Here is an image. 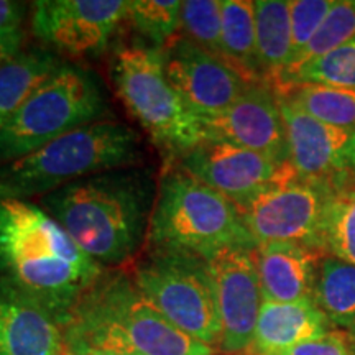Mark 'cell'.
<instances>
[{
	"mask_svg": "<svg viewBox=\"0 0 355 355\" xmlns=\"http://www.w3.org/2000/svg\"><path fill=\"white\" fill-rule=\"evenodd\" d=\"M157 193L152 171L121 168L53 191L40 198V207L87 257L119 266L135 257L148 235Z\"/></svg>",
	"mask_w": 355,
	"mask_h": 355,
	"instance_id": "obj_1",
	"label": "cell"
},
{
	"mask_svg": "<svg viewBox=\"0 0 355 355\" xmlns=\"http://www.w3.org/2000/svg\"><path fill=\"white\" fill-rule=\"evenodd\" d=\"M102 273L46 211L0 198V282L38 300L60 326Z\"/></svg>",
	"mask_w": 355,
	"mask_h": 355,
	"instance_id": "obj_2",
	"label": "cell"
},
{
	"mask_svg": "<svg viewBox=\"0 0 355 355\" xmlns=\"http://www.w3.org/2000/svg\"><path fill=\"white\" fill-rule=\"evenodd\" d=\"M61 336L68 355L214 354L211 345L173 326L123 273H102L61 322Z\"/></svg>",
	"mask_w": 355,
	"mask_h": 355,
	"instance_id": "obj_3",
	"label": "cell"
},
{
	"mask_svg": "<svg viewBox=\"0 0 355 355\" xmlns=\"http://www.w3.org/2000/svg\"><path fill=\"white\" fill-rule=\"evenodd\" d=\"M139 159L135 130L114 121H97L0 166V198H43L81 178L130 168Z\"/></svg>",
	"mask_w": 355,
	"mask_h": 355,
	"instance_id": "obj_4",
	"label": "cell"
},
{
	"mask_svg": "<svg viewBox=\"0 0 355 355\" xmlns=\"http://www.w3.org/2000/svg\"><path fill=\"white\" fill-rule=\"evenodd\" d=\"M146 241L150 248L204 259L225 247H257L237 206L183 170L170 171L159 181Z\"/></svg>",
	"mask_w": 355,
	"mask_h": 355,
	"instance_id": "obj_5",
	"label": "cell"
},
{
	"mask_svg": "<svg viewBox=\"0 0 355 355\" xmlns=\"http://www.w3.org/2000/svg\"><path fill=\"white\" fill-rule=\"evenodd\" d=\"M117 94L159 146L184 155L207 140L204 123L186 107L168 81L159 48L125 46L112 66Z\"/></svg>",
	"mask_w": 355,
	"mask_h": 355,
	"instance_id": "obj_6",
	"label": "cell"
},
{
	"mask_svg": "<svg viewBox=\"0 0 355 355\" xmlns=\"http://www.w3.org/2000/svg\"><path fill=\"white\" fill-rule=\"evenodd\" d=\"M104 110L105 99L97 79L79 66L63 63L0 130V166L101 121Z\"/></svg>",
	"mask_w": 355,
	"mask_h": 355,
	"instance_id": "obj_7",
	"label": "cell"
},
{
	"mask_svg": "<svg viewBox=\"0 0 355 355\" xmlns=\"http://www.w3.org/2000/svg\"><path fill=\"white\" fill-rule=\"evenodd\" d=\"M132 279L144 298L173 326L207 345L220 344V322L204 257L150 248Z\"/></svg>",
	"mask_w": 355,
	"mask_h": 355,
	"instance_id": "obj_8",
	"label": "cell"
},
{
	"mask_svg": "<svg viewBox=\"0 0 355 355\" xmlns=\"http://www.w3.org/2000/svg\"><path fill=\"white\" fill-rule=\"evenodd\" d=\"M332 186L288 178L237 207L257 247L296 243L324 254L322 227Z\"/></svg>",
	"mask_w": 355,
	"mask_h": 355,
	"instance_id": "obj_9",
	"label": "cell"
},
{
	"mask_svg": "<svg viewBox=\"0 0 355 355\" xmlns=\"http://www.w3.org/2000/svg\"><path fill=\"white\" fill-rule=\"evenodd\" d=\"M255 248L225 247L206 257L220 322L219 345L227 354H242L250 347L263 304Z\"/></svg>",
	"mask_w": 355,
	"mask_h": 355,
	"instance_id": "obj_10",
	"label": "cell"
},
{
	"mask_svg": "<svg viewBox=\"0 0 355 355\" xmlns=\"http://www.w3.org/2000/svg\"><path fill=\"white\" fill-rule=\"evenodd\" d=\"M180 170L209 186L237 207L261 191L296 176L291 165L220 140H206L180 157Z\"/></svg>",
	"mask_w": 355,
	"mask_h": 355,
	"instance_id": "obj_11",
	"label": "cell"
},
{
	"mask_svg": "<svg viewBox=\"0 0 355 355\" xmlns=\"http://www.w3.org/2000/svg\"><path fill=\"white\" fill-rule=\"evenodd\" d=\"M125 0H40L32 30L44 44L68 56H94L107 48L127 17Z\"/></svg>",
	"mask_w": 355,
	"mask_h": 355,
	"instance_id": "obj_12",
	"label": "cell"
},
{
	"mask_svg": "<svg viewBox=\"0 0 355 355\" xmlns=\"http://www.w3.org/2000/svg\"><path fill=\"white\" fill-rule=\"evenodd\" d=\"M278 96V94H277ZM290 165L300 180L334 186L354 180L355 130L327 125L278 96Z\"/></svg>",
	"mask_w": 355,
	"mask_h": 355,
	"instance_id": "obj_13",
	"label": "cell"
},
{
	"mask_svg": "<svg viewBox=\"0 0 355 355\" xmlns=\"http://www.w3.org/2000/svg\"><path fill=\"white\" fill-rule=\"evenodd\" d=\"M166 78L201 121L219 117L250 86L237 71L188 38H173L163 51Z\"/></svg>",
	"mask_w": 355,
	"mask_h": 355,
	"instance_id": "obj_14",
	"label": "cell"
},
{
	"mask_svg": "<svg viewBox=\"0 0 355 355\" xmlns=\"http://www.w3.org/2000/svg\"><path fill=\"white\" fill-rule=\"evenodd\" d=\"M207 140H220L290 165L278 96L266 83L250 84L219 117L202 121Z\"/></svg>",
	"mask_w": 355,
	"mask_h": 355,
	"instance_id": "obj_15",
	"label": "cell"
},
{
	"mask_svg": "<svg viewBox=\"0 0 355 355\" xmlns=\"http://www.w3.org/2000/svg\"><path fill=\"white\" fill-rule=\"evenodd\" d=\"M61 326L44 306L8 282H0V355H56Z\"/></svg>",
	"mask_w": 355,
	"mask_h": 355,
	"instance_id": "obj_16",
	"label": "cell"
},
{
	"mask_svg": "<svg viewBox=\"0 0 355 355\" xmlns=\"http://www.w3.org/2000/svg\"><path fill=\"white\" fill-rule=\"evenodd\" d=\"M321 255L296 243H266L257 247L254 257L263 301H313Z\"/></svg>",
	"mask_w": 355,
	"mask_h": 355,
	"instance_id": "obj_17",
	"label": "cell"
},
{
	"mask_svg": "<svg viewBox=\"0 0 355 355\" xmlns=\"http://www.w3.org/2000/svg\"><path fill=\"white\" fill-rule=\"evenodd\" d=\"M329 327V319L324 316L314 301H263L257 319L254 340L242 355H279L298 344L326 336Z\"/></svg>",
	"mask_w": 355,
	"mask_h": 355,
	"instance_id": "obj_18",
	"label": "cell"
},
{
	"mask_svg": "<svg viewBox=\"0 0 355 355\" xmlns=\"http://www.w3.org/2000/svg\"><path fill=\"white\" fill-rule=\"evenodd\" d=\"M63 64L43 48L25 50L0 66V130Z\"/></svg>",
	"mask_w": 355,
	"mask_h": 355,
	"instance_id": "obj_19",
	"label": "cell"
},
{
	"mask_svg": "<svg viewBox=\"0 0 355 355\" xmlns=\"http://www.w3.org/2000/svg\"><path fill=\"white\" fill-rule=\"evenodd\" d=\"M222 61L237 71L248 84L265 83L257 56L254 2L224 0L222 2Z\"/></svg>",
	"mask_w": 355,
	"mask_h": 355,
	"instance_id": "obj_20",
	"label": "cell"
},
{
	"mask_svg": "<svg viewBox=\"0 0 355 355\" xmlns=\"http://www.w3.org/2000/svg\"><path fill=\"white\" fill-rule=\"evenodd\" d=\"M257 56L263 79L277 83L291 63V12L286 0L254 2Z\"/></svg>",
	"mask_w": 355,
	"mask_h": 355,
	"instance_id": "obj_21",
	"label": "cell"
},
{
	"mask_svg": "<svg viewBox=\"0 0 355 355\" xmlns=\"http://www.w3.org/2000/svg\"><path fill=\"white\" fill-rule=\"evenodd\" d=\"M314 304L331 326L355 329V266L337 257L322 254L314 283Z\"/></svg>",
	"mask_w": 355,
	"mask_h": 355,
	"instance_id": "obj_22",
	"label": "cell"
},
{
	"mask_svg": "<svg viewBox=\"0 0 355 355\" xmlns=\"http://www.w3.org/2000/svg\"><path fill=\"white\" fill-rule=\"evenodd\" d=\"M277 94L319 122L355 130V89L298 84L278 89Z\"/></svg>",
	"mask_w": 355,
	"mask_h": 355,
	"instance_id": "obj_23",
	"label": "cell"
},
{
	"mask_svg": "<svg viewBox=\"0 0 355 355\" xmlns=\"http://www.w3.org/2000/svg\"><path fill=\"white\" fill-rule=\"evenodd\" d=\"M324 254L355 266V183L332 188L322 227Z\"/></svg>",
	"mask_w": 355,
	"mask_h": 355,
	"instance_id": "obj_24",
	"label": "cell"
},
{
	"mask_svg": "<svg viewBox=\"0 0 355 355\" xmlns=\"http://www.w3.org/2000/svg\"><path fill=\"white\" fill-rule=\"evenodd\" d=\"M298 84L355 89V38L326 55L309 61L275 84L285 89Z\"/></svg>",
	"mask_w": 355,
	"mask_h": 355,
	"instance_id": "obj_25",
	"label": "cell"
},
{
	"mask_svg": "<svg viewBox=\"0 0 355 355\" xmlns=\"http://www.w3.org/2000/svg\"><path fill=\"white\" fill-rule=\"evenodd\" d=\"M355 38V0H337L329 10V13L324 19L322 25L311 40L304 51L301 53L298 60L288 68L282 78L286 74L293 73L309 61L316 60V58L326 55L336 48L343 46L344 43L350 42ZM279 78V79H282ZM278 79V81H279ZM277 81V83H278ZM275 83V84H277Z\"/></svg>",
	"mask_w": 355,
	"mask_h": 355,
	"instance_id": "obj_26",
	"label": "cell"
},
{
	"mask_svg": "<svg viewBox=\"0 0 355 355\" xmlns=\"http://www.w3.org/2000/svg\"><path fill=\"white\" fill-rule=\"evenodd\" d=\"M180 0H128L127 19L133 28L157 44H168L181 26Z\"/></svg>",
	"mask_w": 355,
	"mask_h": 355,
	"instance_id": "obj_27",
	"label": "cell"
},
{
	"mask_svg": "<svg viewBox=\"0 0 355 355\" xmlns=\"http://www.w3.org/2000/svg\"><path fill=\"white\" fill-rule=\"evenodd\" d=\"M184 38L222 60V2L220 0H184L181 8Z\"/></svg>",
	"mask_w": 355,
	"mask_h": 355,
	"instance_id": "obj_28",
	"label": "cell"
},
{
	"mask_svg": "<svg viewBox=\"0 0 355 355\" xmlns=\"http://www.w3.org/2000/svg\"><path fill=\"white\" fill-rule=\"evenodd\" d=\"M332 6H334V0H293L290 2L293 43L290 66L298 60L304 48L316 35Z\"/></svg>",
	"mask_w": 355,
	"mask_h": 355,
	"instance_id": "obj_29",
	"label": "cell"
},
{
	"mask_svg": "<svg viewBox=\"0 0 355 355\" xmlns=\"http://www.w3.org/2000/svg\"><path fill=\"white\" fill-rule=\"evenodd\" d=\"M279 355H352L345 334L340 332H327L319 339L298 344Z\"/></svg>",
	"mask_w": 355,
	"mask_h": 355,
	"instance_id": "obj_30",
	"label": "cell"
},
{
	"mask_svg": "<svg viewBox=\"0 0 355 355\" xmlns=\"http://www.w3.org/2000/svg\"><path fill=\"white\" fill-rule=\"evenodd\" d=\"M26 15V6L13 0H0V32L21 28Z\"/></svg>",
	"mask_w": 355,
	"mask_h": 355,
	"instance_id": "obj_31",
	"label": "cell"
},
{
	"mask_svg": "<svg viewBox=\"0 0 355 355\" xmlns=\"http://www.w3.org/2000/svg\"><path fill=\"white\" fill-rule=\"evenodd\" d=\"M25 42V33L21 28L0 32V66L21 51Z\"/></svg>",
	"mask_w": 355,
	"mask_h": 355,
	"instance_id": "obj_32",
	"label": "cell"
},
{
	"mask_svg": "<svg viewBox=\"0 0 355 355\" xmlns=\"http://www.w3.org/2000/svg\"><path fill=\"white\" fill-rule=\"evenodd\" d=\"M344 334H345V339H347V343H349L350 352H352V355H355V337L350 334V332H344Z\"/></svg>",
	"mask_w": 355,
	"mask_h": 355,
	"instance_id": "obj_33",
	"label": "cell"
},
{
	"mask_svg": "<svg viewBox=\"0 0 355 355\" xmlns=\"http://www.w3.org/2000/svg\"><path fill=\"white\" fill-rule=\"evenodd\" d=\"M87 355H119V354H112V352H102V350H97V352H91Z\"/></svg>",
	"mask_w": 355,
	"mask_h": 355,
	"instance_id": "obj_34",
	"label": "cell"
},
{
	"mask_svg": "<svg viewBox=\"0 0 355 355\" xmlns=\"http://www.w3.org/2000/svg\"><path fill=\"white\" fill-rule=\"evenodd\" d=\"M56 355H68V354H66V352H64V350H63V349H61V350H60V352H58Z\"/></svg>",
	"mask_w": 355,
	"mask_h": 355,
	"instance_id": "obj_35",
	"label": "cell"
},
{
	"mask_svg": "<svg viewBox=\"0 0 355 355\" xmlns=\"http://www.w3.org/2000/svg\"><path fill=\"white\" fill-rule=\"evenodd\" d=\"M350 334H352V336L355 337V329H354V331H350Z\"/></svg>",
	"mask_w": 355,
	"mask_h": 355,
	"instance_id": "obj_36",
	"label": "cell"
},
{
	"mask_svg": "<svg viewBox=\"0 0 355 355\" xmlns=\"http://www.w3.org/2000/svg\"><path fill=\"white\" fill-rule=\"evenodd\" d=\"M354 183H355V173H354Z\"/></svg>",
	"mask_w": 355,
	"mask_h": 355,
	"instance_id": "obj_37",
	"label": "cell"
}]
</instances>
